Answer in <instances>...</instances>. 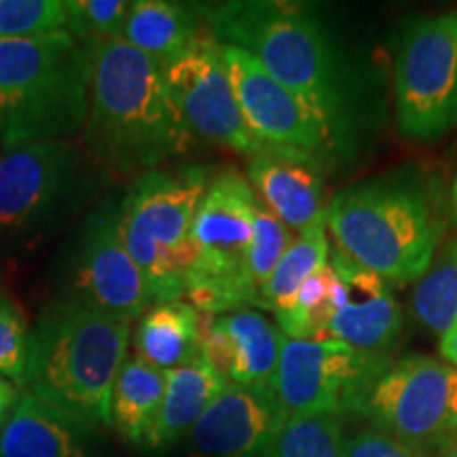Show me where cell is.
Returning a JSON list of instances; mask_svg holds the SVG:
<instances>
[{
    "mask_svg": "<svg viewBox=\"0 0 457 457\" xmlns=\"http://www.w3.org/2000/svg\"><path fill=\"white\" fill-rule=\"evenodd\" d=\"M85 47L91 83L83 140L96 162L136 179L185 155L193 134L171 98L163 68L123 38Z\"/></svg>",
    "mask_w": 457,
    "mask_h": 457,
    "instance_id": "6da1fadb",
    "label": "cell"
},
{
    "mask_svg": "<svg viewBox=\"0 0 457 457\" xmlns=\"http://www.w3.org/2000/svg\"><path fill=\"white\" fill-rule=\"evenodd\" d=\"M447 225L441 179L417 165L341 188L327 205L335 245L387 284L424 276Z\"/></svg>",
    "mask_w": 457,
    "mask_h": 457,
    "instance_id": "7a4b0ae2",
    "label": "cell"
},
{
    "mask_svg": "<svg viewBox=\"0 0 457 457\" xmlns=\"http://www.w3.org/2000/svg\"><path fill=\"white\" fill-rule=\"evenodd\" d=\"M131 322L77 299L57 301L30 330L26 384L89 428L111 426V396L128 358Z\"/></svg>",
    "mask_w": 457,
    "mask_h": 457,
    "instance_id": "3957f363",
    "label": "cell"
},
{
    "mask_svg": "<svg viewBox=\"0 0 457 457\" xmlns=\"http://www.w3.org/2000/svg\"><path fill=\"white\" fill-rule=\"evenodd\" d=\"M202 15L216 41L253 55L339 138L345 114L339 64L310 9L278 0H233L204 9Z\"/></svg>",
    "mask_w": 457,
    "mask_h": 457,
    "instance_id": "277c9868",
    "label": "cell"
},
{
    "mask_svg": "<svg viewBox=\"0 0 457 457\" xmlns=\"http://www.w3.org/2000/svg\"><path fill=\"white\" fill-rule=\"evenodd\" d=\"M89 51L71 30L0 41V142L72 140L89 112Z\"/></svg>",
    "mask_w": 457,
    "mask_h": 457,
    "instance_id": "5b68a950",
    "label": "cell"
},
{
    "mask_svg": "<svg viewBox=\"0 0 457 457\" xmlns=\"http://www.w3.org/2000/svg\"><path fill=\"white\" fill-rule=\"evenodd\" d=\"M259 195L245 176L227 168L210 180L191 228L195 259L187 271L191 305L205 316L259 307V290L248 271Z\"/></svg>",
    "mask_w": 457,
    "mask_h": 457,
    "instance_id": "8992f818",
    "label": "cell"
},
{
    "mask_svg": "<svg viewBox=\"0 0 457 457\" xmlns=\"http://www.w3.org/2000/svg\"><path fill=\"white\" fill-rule=\"evenodd\" d=\"M451 386L453 369L449 364L409 353L379 370L353 413L420 457H438L455 443Z\"/></svg>",
    "mask_w": 457,
    "mask_h": 457,
    "instance_id": "52a82bcc",
    "label": "cell"
},
{
    "mask_svg": "<svg viewBox=\"0 0 457 457\" xmlns=\"http://www.w3.org/2000/svg\"><path fill=\"white\" fill-rule=\"evenodd\" d=\"M396 123L404 138L432 142L457 125V13L411 24L396 55Z\"/></svg>",
    "mask_w": 457,
    "mask_h": 457,
    "instance_id": "ba28073f",
    "label": "cell"
},
{
    "mask_svg": "<svg viewBox=\"0 0 457 457\" xmlns=\"http://www.w3.org/2000/svg\"><path fill=\"white\" fill-rule=\"evenodd\" d=\"M390 362L337 339L284 337L271 392L288 417L353 413L370 381Z\"/></svg>",
    "mask_w": 457,
    "mask_h": 457,
    "instance_id": "9c48e42d",
    "label": "cell"
},
{
    "mask_svg": "<svg viewBox=\"0 0 457 457\" xmlns=\"http://www.w3.org/2000/svg\"><path fill=\"white\" fill-rule=\"evenodd\" d=\"M222 60L244 121L262 151L322 162L339 140L335 131L253 55L222 45Z\"/></svg>",
    "mask_w": 457,
    "mask_h": 457,
    "instance_id": "30bf717a",
    "label": "cell"
},
{
    "mask_svg": "<svg viewBox=\"0 0 457 457\" xmlns=\"http://www.w3.org/2000/svg\"><path fill=\"white\" fill-rule=\"evenodd\" d=\"M85 179L83 151L71 140L32 142L0 157V244L32 236Z\"/></svg>",
    "mask_w": 457,
    "mask_h": 457,
    "instance_id": "8fae6325",
    "label": "cell"
},
{
    "mask_svg": "<svg viewBox=\"0 0 457 457\" xmlns=\"http://www.w3.org/2000/svg\"><path fill=\"white\" fill-rule=\"evenodd\" d=\"M170 94L193 138L253 157L262 148L245 125L228 81L222 45L210 32L163 71Z\"/></svg>",
    "mask_w": 457,
    "mask_h": 457,
    "instance_id": "7c38bea8",
    "label": "cell"
},
{
    "mask_svg": "<svg viewBox=\"0 0 457 457\" xmlns=\"http://www.w3.org/2000/svg\"><path fill=\"white\" fill-rule=\"evenodd\" d=\"M208 171L188 165L179 171L153 170L136 176L117 208L119 227L140 233L185 273L195 259L191 228L208 188Z\"/></svg>",
    "mask_w": 457,
    "mask_h": 457,
    "instance_id": "4fadbf2b",
    "label": "cell"
},
{
    "mask_svg": "<svg viewBox=\"0 0 457 457\" xmlns=\"http://www.w3.org/2000/svg\"><path fill=\"white\" fill-rule=\"evenodd\" d=\"M72 299L108 316L134 322L155 305L145 273L125 248L117 210L89 222L72 270Z\"/></svg>",
    "mask_w": 457,
    "mask_h": 457,
    "instance_id": "5bb4252c",
    "label": "cell"
},
{
    "mask_svg": "<svg viewBox=\"0 0 457 457\" xmlns=\"http://www.w3.org/2000/svg\"><path fill=\"white\" fill-rule=\"evenodd\" d=\"M288 415L271 387L227 384L188 434L191 457H265Z\"/></svg>",
    "mask_w": 457,
    "mask_h": 457,
    "instance_id": "9a60e30c",
    "label": "cell"
},
{
    "mask_svg": "<svg viewBox=\"0 0 457 457\" xmlns=\"http://www.w3.org/2000/svg\"><path fill=\"white\" fill-rule=\"evenodd\" d=\"M284 335L256 310L205 316L202 356L227 384L271 387Z\"/></svg>",
    "mask_w": 457,
    "mask_h": 457,
    "instance_id": "2e32d148",
    "label": "cell"
},
{
    "mask_svg": "<svg viewBox=\"0 0 457 457\" xmlns=\"http://www.w3.org/2000/svg\"><path fill=\"white\" fill-rule=\"evenodd\" d=\"M328 262L347 288V303L330 322L328 339L386 356L403 328V310L390 284L358 265L339 245L330 248Z\"/></svg>",
    "mask_w": 457,
    "mask_h": 457,
    "instance_id": "e0dca14e",
    "label": "cell"
},
{
    "mask_svg": "<svg viewBox=\"0 0 457 457\" xmlns=\"http://www.w3.org/2000/svg\"><path fill=\"white\" fill-rule=\"evenodd\" d=\"M245 179L290 231H307L327 216L324 180L316 162L261 151L248 157Z\"/></svg>",
    "mask_w": 457,
    "mask_h": 457,
    "instance_id": "ac0fdd59",
    "label": "cell"
},
{
    "mask_svg": "<svg viewBox=\"0 0 457 457\" xmlns=\"http://www.w3.org/2000/svg\"><path fill=\"white\" fill-rule=\"evenodd\" d=\"M91 430L32 392H24L0 428V457H96Z\"/></svg>",
    "mask_w": 457,
    "mask_h": 457,
    "instance_id": "d6986e66",
    "label": "cell"
},
{
    "mask_svg": "<svg viewBox=\"0 0 457 457\" xmlns=\"http://www.w3.org/2000/svg\"><path fill=\"white\" fill-rule=\"evenodd\" d=\"M205 28L202 9L168 0L131 3L125 17L121 38L134 49L168 68L195 45Z\"/></svg>",
    "mask_w": 457,
    "mask_h": 457,
    "instance_id": "ffe728a7",
    "label": "cell"
},
{
    "mask_svg": "<svg viewBox=\"0 0 457 457\" xmlns=\"http://www.w3.org/2000/svg\"><path fill=\"white\" fill-rule=\"evenodd\" d=\"M225 386L227 381L202 356L185 367L168 370L162 409L157 413L155 426L148 434L145 449L162 453L188 436L199 417L225 390Z\"/></svg>",
    "mask_w": 457,
    "mask_h": 457,
    "instance_id": "44dd1931",
    "label": "cell"
},
{
    "mask_svg": "<svg viewBox=\"0 0 457 457\" xmlns=\"http://www.w3.org/2000/svg\"><path fill=\"white\" fill-rule=\"evenodd\" d=\"M204 313L191 303L170 301L153 305L136 330V356L162 370L185 367L199 358Z\"/></svg>",
    "mask_w": 457,
    "mask_h": 457,
    "instance_id": "7402d4cb",
    "label": "cell"
},
{
    "mask_svg": "<svg viewBox=\"0 0 457 457\" xmlns=\"http://www.w3.org/2000/svg\"><path fill=\"white\" fill-rule=\"evenodd\" d=\"M165 375L146 360L128 356L119 369L111 396V426L125 443L145 447L155 426L165 392Z\"/></svg>",
    "mask_w": 457,
    "mask_h": 457,
    "instance_id": "603a6c76",
    "label": "cell"
},
{
    "mask_svg": "<svg viewBox=\"0 0 457 457\" xmlns=\"http://www.w3.org/2000/svg\"><path fill=\"white\" fill-rule=\"evenodd\" d=\"M345 303V284L328 262L276 312L279 333L288 339H328L330 322Z\"/></svg>",
    "mask_w": 457,
    "mask_h": 457,
    "instance_id": "cb8c5ba5",
    "label": "cell"
},
{
    "mask_svg": "<svg viewBox=\"0 0 457 457\" xmlns=\"http://www.w3.org/2000/svg\"><path fill=\"white\" fill-rule=\"evenodd\" d=\"M330 242L327 216L312 225L307 231L299 233L288 245L282 259H279L276 271L259 299V310L276 313L296 295V290L310 279L313 273L328 265Z\"/></svg>",
    "mask_w": 457,
    "mask_h": 457,
    "instance_id": "d4e9b609",
    "label": "cell"
},
{
    "mask_svg": "<svg viewBox=\"0 0 457 457\" xmlns=\"http://www.w3.org/2000/svg\"><path fill=\"white\" fill-rule=\"evenodd\" d=\"M413 312L432 333L445 335L457 318V237L441 244L424 276L417 279Z\"/></svg>",
    "mask_w": 457,
    "mask_h": 457,
    "instance_id": "484cf974",
    "label": "cell"
},
{
    "mask_svg": "<svg viewBox=\"0 0 457 457\" xmlns=\"http://www.w3.org/2000/svg\"><path fill=\"white\" fill-rule=\"evenodd\" d=\"M343 443L339 417L296 415L288 417L265 457H343Z\"/></svg>",
    "mask_w": 457,
    "mask_h": 457,
    "instance_id": "4316f807",
    "label": "cell"
},
{
    "mask_svg": "<svg viewBox=\"0 0 457 457\" xmlns=\"http://www.w3.org/2000/svg\"><path fill=\"white\" fill-rule=\"evenodd\" d=\"M71 11L64 0H0V41L43 37L68 30Z\"/></svg>",
    "mask_w": 457,
    "mask_h": 457,
    "instance_id": "83f0119b",
    "label": "cell"
},
{
    "mask_svg": "<svg viewBox=\"0 0 457 457\" xmlns=\"http://www.w3.org/2000/svg\"><path fill=\"white\" fill-rule=\"evenodd\" d=\"M293 239V231L261 202V197L256 199L253 244L248 250V271L256 290H259V299Z\"/></svg>",
    "mask_w": 457,
    "mask_h": 457,
    "instance_id": "f1b7e54d",
    "label": "cell"
},
{
    "mask_svg": "<svg viewBox=\"0 0 457 457\" xmlns=\"http://www.w3.org/2000/svg\"><path fill=\"white\" fill-rule=\"evenodd\" d=\"M129 4L125 0H74L68 3V30L83 45L121 38Z\"/></svg>",
    "mask_w": 457,
    "mask_h": 457,
    "instance_id": "f546056e",
    "label": "cell"
},
{
    "mask_svg": "<svg viewBox=\"0 0 457 457\" xmlns=\"http://www.w3.org/2000/svg\"><path fill=\"white\" fill-rule=\"evenodd\" d=\"M28 347L30 330L26 327L24 313L0 296V375L17 384H26Z\"/></svg>",
    "mask_w": 457,
    "mask_h": 457,
    "instance_id": "4dcf8cb0",
    "label": "cell"
},
{
    "mask_svg": "<svg viewBox=\"0 0 457 457\" xmlns=\"http://www.w3.org/2000/svg\"><path fill=\"white\" fill-rule=\"evenodd\" d=\"M343 457H420L407 445L398 443L387 434L367 428L343 443Z\"/></svg>",
    "mask_w": 457,
    "mask_h": 457,
    "instance_id": "1f68e13d",
    "label": "cell"
},
{
    "mask_svg": "<svg viewBox=\"0 0 457 457\" xmlns=\"http://www.w3.org/2000/svg\"><path fill=\"white\" fill-rule=\"evenodd\" d=\"M20 396H21L20 390H17V387L11 384V381L0 377V428L4 426V421L9 420V415L13 413V409L17 404V400H20Z\"/></svg>",
    "mask_w": 457,
    "mask_h": 457,
    "instance_id": "d6a6232c",
    "label": "cell"
},
{
    "mask_svg": "<svg viewBox=\"0 0 457 457\" xmlns=\"http://www.w3.org/2000/svg\"><path fill=\"white\" fill-rule=\"evenodd\" d=\"M441 352H443V356L447 358L451 369L457 370V318H455V322L451 324V328L447 330V333L443 335Z\"/></svg>",
    "mask_w": 457,
    "mask_h": 457,
    "instance_id": "836d02e7",
    "label": "cell"
},
{
    "mask_svg": "<svg viewBox=\"0 0 457 457\" xmlns=\"http://www.w3.org/2000/svg\"><path fill=\"white\" fill-rule=\"evenodd\" d=\"M447 205H449V225L457 227V174L453 182H451L449 193H447Z\"/></svg>",
    "mask_w": 457,
    "mask_h": 457,
    "instance_id": "e575fe53",
    "label": "cell"
},
{
    "mask_svg": "<svg viewBox=\"0 0 457 457\" xmlns=\"http://www.w3.org/2000/svg\"><path fill=\"white\" fill-rule=\"evenodd\" d=\"M451 407H453V415H451V426H453V438L457 445V370L453 369V386H451Z\"/></svg>",
    "mask_w": 457,
    "mask_h": 457,
    "instance_id": "d590c367",
    "label": "cell"
},
{
    "mask_svg": "<svg viewBox=\"0 0 457 457\" xmlns=\"http://www.w3.org/2000/svg\"><path fill=\"white\" fill-rule=\"evenodd\" d=\"M438 457H457V445H455V447L447 449V451H445V453H441Z\"/></svg>",
    "mask_w": 457,
    "mask_h": 457,
    "instance_id": "8d00e7d4",
    "label": "cell"
}]
</instances>
